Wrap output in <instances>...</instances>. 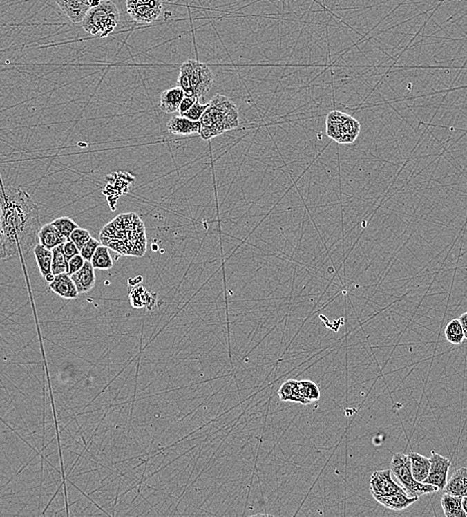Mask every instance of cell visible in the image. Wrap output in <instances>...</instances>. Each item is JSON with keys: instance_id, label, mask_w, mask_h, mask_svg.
I'll return each instance as SVG.
<instances>
[{"instance_id": "obj_1", "label": "cell", "mask_w": 467, "mask_h": 517, "mask_svg": "<svg viewBox=\"0 0 467 517\" xmlns=\"http://www.w3.org/2000/svg\"><path fill=\"white\" fill-rule=\"evenodd\" d=\"M0 208L6 258L27 255L39 244V206L24 190L0 185Z\"/></svg>"}, {"instance_id": "obj_2", "label": "cell", "mask_w": 467, "mask_h": 517, "mask_svg": "<svg viewBox=\"0 0 467 517\" xmlns=\"http://www.w3.org/2000/svg\"><path fill=\"white\" fill-rule=\"evenodd\" d=\"M102 245L122 256L142 257L146 251L144 222L137 213H124L106 224L101 233Z\"/></svg>"}, {"instance_id": "obj_3", "label": "cell", "mask_w": 467, "mask_h": 517, "mask_svg": "<svg viewBox=\"0 0 467 517\" xmlns=\"http://www.w3.org/2000/svg\"><path fill=\"white\" fill-rule=\"evenodd\" d=\"M199 122V135L202 140H210L239 126V110L229 97L216 95Z\"/></svg>"}, {"instance_id": "obj_4", "label": "cell", "mask_w": 467, "mask_h": 517, "mask_svg": "<svg viewBox=\"0 0 467 517\" xmlns=\"http://www.w3.org/2000/svg\"><path fill=\"white\" fill-rule=\"evenodd\" d=\"M213 84L214 74L205 63L187 60L180 66L178 86L185 96L201 99L212 89Z\"/></svg>"}, {"instance_id": "obj_5", "label": "cell", "mask_w": 467, "mask_h": 517, "mask_svg": "<svg viewBox=\"0 0 467 517\" xmlns=\"http://www.w3.org/2000/svg\"><path fill=\"white\" fill-rule=\"evenodd\" d=\"M119 8L111 0H102L99 4L88 11L82 21V26L86 32L95 37L106 38L119 25Z\"/></svg>"}, {"instance_id": "obj_6", "label": "cell", "mask_w": 467, "mask_h": 517, "mask_svg": "<svg viewBox=\"0 0 467 517\" xmlns=\"http://www.w3.org/2000/svg\"><path fill=\"white\" fill-rule=\"evenodd\" d=\"M392 475L399 480L403 491L411 498L437 493L439 491L435 485L423 484L414 480L412 473L411 460L409 455L399 453L394 455L391 462Z\"/></svg>"}, {"instance_id": "obj_7", "label": "cell", "mask_w": 467, "mask_h": 517, "mask_svg": "<svg viewBox=\"0 0 467 517\" xmlns=\"http://www.w3.org/2000/svg\"><path fill=\"white\" fill-rule=\"evenodd\" d=\"M360 122L351 115L332 111L326 117V133L340 144H353L360 133Z\"/></svg>"}, {"instance_id": "obj_8", "label": "cell", "mask_w": 467, "mask_h": 517, "mask_svg": "<svg viewBox=\"0 0 467 517\" xmlns=\"http://www.w3.org/2000/svg\"><path fill=\"white\" fill-rule=\"evenodd\" d=\"M370 491L373 498H377L380 496H386L405 491L393 480L391 469H383V471H376L372 473Z\"/></svg>"}, {"instance_id": "obj_9", "label": "cell", "mask_w": 467, "mask_h": 517, "mask_svg": "<svg viewBox=\"0 0 467 517\" xmlns=\"http://www.w3.org/2000/svg\"><path fill=\"white\" fill-rule=\"evenodd\" d=\"M430 460V469L428 478L423 480V484L435 485L439 489L444 491V487L448 482V469L451 466V462L443 455L432 451Z\"/></svg>"}, {"instance_id": "obj_10", "label": "cell", "mask_w": 467, "mask_h": 517, "mask_svg": "<svg viewBox=\"0 0 467 517\" xmlns=\"http://www.w3.org/2000/svg\"><path fill=\"white\" fill-rule=\"evenodd\" d=\"M102 0H55L61 10L73 24H82L90 8L99 4Z\"/></svg>"}, {"instance_id": "obj_11", "label": "cell", "mask_w": 467, "mask_h": 517, "mask_svg": "<svg viewBox=\"0 0 467 517\" xmlns=\"http://www.w3.org/2000/svg\"><path fill=\"white\" fill-rule=\"evenodd\" d=\"M71 278L80 294L92 291L93 288L96 285L95 267H93L90 261H86L82 269L73 274Z\"/></svg>"}, {"instance_id": "obj_12", "label": "cell", "mask_w": 467, "mask_h": 517, "mask_svg": "<svg viewBox=\"0 0 467 517\" xmlns=\"http://www.w3.org/2000/svg\"><path fill=\"white\" fill-rule=\"evenodd\" d=\"M48 288L50 291L66 299H74L78 298L80 294L76 285L73 282L71 276L67 273L55 276L54 280L49 283Z\"/></svg>"}, {"instance_id": "obj_13", "label": "cell", "mask_w": 467, "mask_h": 517, "mask_svg": "<svg viewBox=\"0 0 467 517\" xmlns=\"http://www.w3.org/2000/svg\"><path fill=\"white\" fill-rule=\"evenodd\" d=\"M167 131L174 135H189L199 133L200 122H194L182 115L171 118L167 122Z\"/></svg>"}, {"instance_id": "obj_14", "label": "cell", "mask_w": 467, "mask_h": 517, "mask_svg": "<svg viewBox=\"0 0 467 517\" xmlns=\"http://www.w3.org/2000/svg\"><path fill=\"white\" fill-rule=\"evenodd\" d=\"M38 237H39V244L49 250L64 244L68 240L52 223L41 227Z\"/></svg>"}, {"instance_id": "obj_15", "label": "cell", "mask_w": 467, "mask_h": 517, "mask_svg": "<svg viewBox=\"0 0 467 517\" xmlns=\"http://www.w3.org/2000/svg\"><path fill=\"white\" fill-rule=\"evenodd\" d=\"M375 500L388 509L403 510L414 505L416 501H418L419 498H411L405 491H400V493L389 494L386 496H380Z\"/></svg>"}, {"instance_id": "obj_16", "label": "cell", "mask_w": 467, "mask_h": 517, "mask_svg": "<svg viewBox=\"0 0 467 517\" xmlns=\"http://www.w3.org/2000/svg\"><path fill=\"white\" fill-rule=\"evenodd\" d=\"M184 97V92L178 86L175 88H171V89L165 90L160 95V110L165 113L178 112L181 101Z\"/></svg>"}, {"instance_id": "obj_17", "label": "cell", "mask_w": 467, "mask_h": 517, "mask_svg": "<svg viewBox=\"0 0 467 517\" xmlns=\"http://www.w3.org/2000/svg\"><path fill=\"white\" fill-rule=\"evenodd\" d=\"M444 494H452V496H467V468L459 469L453 473L452 477L446 482L444 489Z\"/></svg>"}, {"instance_id": "obj_18", "label": "cell", "mask_w": 467, "mask_h": 517, "mask_svg": "<svg viewBox=\"0 0 467 517\" xmlns=\"http://www.w3.org/2000/svg\"><path fill=\"white\" fill-rule=\"evenodd\" d=\"M408 455L411 460L412 473L414 480L423 482L430 473V460L418 453H410Z\"/></svg>"}, {"instance_id": "obj_19", "label": "cell", "mask_w": 467, "mask_h": 517, "mask_svg": "<svg viewBox=\"0 0 467 517\" xmlns=\"http://www.w3.org/2000/svg\"><path fill=\"white\" fill-rule=\"evenodd\" d=\"M441 507L446 517H466L462 507L461 496L444 494L441 498Z\"/></svg>"}, {"instance_id": "obj_20", "label": "cell", "mask_w": 467, "mask_h": 517, "mask_svg": "<svg viewBox=\"0 0 467 517\" xmlns=\"http://www.w3.org/2000/svg\"><path fill=\"white\" fill-rule=\"evenodd\" d=\"M34 256H35L36 263H37L38 269H39L41 275L43 278L52 274V258L53 254L52 250L45 248L41 244H37L33 249Z\"/></svg>"}, {"instance_id": "obj_21", "label": "cell", "mask_w": 467, "mask_h": 517, "mask_svg": "<svg viewBox=\"0 0 467 517\" xmlns=\"http://www.w3.org/2000/svg\"><path fill=\"white\" fill-rule=\"evenodd\" d=\"M298 390L299 395L303 401V405L310 404V403L316 402L321 399V390L318 386L310 380H299Z\"/></svg>"}, {"instance_id": "obj_22", "label": "cell", "mask_w": 467, "mask_h": 517, "mask_svg": "<svg viewBox=\"0 0 467 517\" xmlns=\"http://www.w3.org/2000/svg\"><path fill=\"white\" fill-rule=\"evenodd\" d=\"M278 396L282 401H289V402H296L303 405V399L299 395L298 383L296 380L285 381L278 390Z\"/></svg>"}, {"instance_id": "obj_23", "label": "cell", "mask_w": 467, "mask_h": 517, "mask_svg": "<svg viewBox=\"0 0 467 517\" xmlns=\"http://www.w3.org/2000/svg\"><path fill=\"white\" fill-rule=\"evenodd\" d=\"M93 267L96 270H110L113 267L112 256L110 254V249L104 245L99 246L97 251L95 252L92 260H90Z\"/></svg>"}, {"instance_id": "obj_24", "label": "cell", "mask_w": 467, "mask_h": 517, "mask_svg": "<svg viewBox=\"0 0 467 517\" xmlns=\"http://www.w3.org/2000/svg\"><path fill=\"white\" fill-rule=\"evenodd\" d=\"M444 335H446V340L451 344H455V346H460L466 339L464 328H462L459 319H452L448 323Z\"/></svg>"}, {"instance_id": "obj_25", "label": "cell", "mask_w": 467, "mask_h": 517, "mask_svg": "<svg viewBox=\"0 0 467 517\" xmlns=\"http://www.w3.org/2000/svg\"><path fill=\"white\" fill-rule=\"evenodd\" d=\"M129 298L133 308H142L149 307V303H155V296H151V294L145 291L142 287L135 288L131 291Z\"/></svg>"}, {"instance_id": "obj_26", "label": "cell", "mask_w": 467, "mask_h": 517, "mask_svg": "<svg viewBox=\"0 0 467 517\" xmlns=\"http://www.w3.org/2000/svg\"><path fill=\"white\" fill-rule=\"evenodd\" d=\"M52 266L51 271L54 276L60 275V274L67 273L68 265L66 262L64 254H63V246H57L52 249Z\"/></svg>"}, {"instance_id": "obj_27", "label": "cell", "mask_w": 467, "mask_h": 517, "mask_svg": "<svg viewBox=\"0 0 467 517\" xmlns=\"http://www.w3.org/2000/svg\"><path fill=\"white\" fill-rule=\"evenodd\" d=\"M52 224H53V225L55 226L68 240H70V236H71L73 231L79 227L77 225V223H75L74 220L69 218V217H60V218L54 220V221L52 222Z\"/></svg>"}, {"instance_id": "obj_28", "label": "cell", "mask_w": 467, "mask_h": 517, "mask_svg": "<svg viewBox=\"0 0 467 517\" xmlns=\"http://www.w3.org/2000/svg\"><path fill=\"white\" fill-rule=\"evenodd\" d=\"M90 238H92V236H90L89 231L80 228V227L75 229L71 236H70V240L76 245L79 250H81L85 246L86 243L89 241Z\"/></svg>"}, {"instance_id": "obj_29", "label": "cell", "mask_w": 467, "mask_h": 517, "mask_svg": "<svg viewBox=\"0 0 467 517\" xmlns=\"http://www.w3.org/2000/svg\"><path fill=\"white\" fill-rule=\"evenodd\" d=\"M208 106H209V103L201 104L199 100H197L194 105L184 115H182V117L187 118V119L191 120V121L199 122L203 113H205L206 109L208 108Z\"/></svg>"}, {"instance_id": "obj_30", "label": "cell", "mask_w": 467, "mask_h": 517, "mask_svg": "<svg viewBox=\"0 0 467 517\" xmlns=\"http://www.w3.org/2000/svg\"><path fill=\"white\" fill-rule=\"evenodd\" d=\"M101 241H97V240L92 237L89 241L86 243L85 246L81 249L80 255L82 257L85 258V261H90V262L93 256H94L95 252L97 251V249L99 248V246H101Z\"/></svg>"}, {"instance_id": "obj_31", "label": "cell", "mask_w": 467, "mask_h": 517, "mask_svg": "<svg viewBox=\"0 0 467 517\" xmlns=\"http://www.w3.org/2000/svg\"><path fill=\"white\" fill-rule=\"evenodd\" d=\"M85 258L82 257L80 254H78V255L74 256L71 258V260L68 262V271L67 274L69 276L73 275V274L76 273V272H78L79 270L82 269V267L84 266V264H85Z\"/></svg>"}, {"instance_id": "obj_32", "label": "cell", "mask_w": 467, "mask_h": 517, "mask_svg": "<svg viewBox=\"0 0 467 517\" xmlns=\"http://www.w3.org/2000/svg\"><path fill=\"white\" fill-rule=\"evenodd\" d=\"M62 246L63 254H64V257L66 262H67V265L68 262H69V261L71 260V258L74 257V256L80 254V250L77 248L76 245H75L74 243L71 241V240H67V241H66L64 244L62 245Z\"/></svg>"}, {"instance_id": "obj_33", "label": "cell", "mask_w": 467, "mask_h": 517, "mask_svg": "<svg viewBox=\"0 0 467 517\" xmlns=\"http://www.w3.org/2000/svg\"><path fill=\"white\" fill-rule=\"evenodd\" d=\"M197 101V99H195L193 97H187L185 96L183 97L182 101H181L180 106H179L178 112L179 115H184L186 112H187L188 110H189L190 108H191L192 106L194 105L195 102Z\"/></svg>"}, {"instance_id": "obj_34", "label": "cell", "mask_w": 467, "mask_h": 517, "mask_svg": "<svg viewBox=\"0 0 467 517\" xmlns=\"http://www.w3.org/2000/svg\"><path fill=\"white\" fill-rule=\"evenodd\" d=\"M162 0H126V8L137 6H146V4L162 3Z\"/></svg>"}, {"instance_id": "obj_35", "label": "cell", "mask_w": 467, "mask_h": 517, "mask_svg": "<svg viewBox=\"0 0 467 517\" xmlns=\"http://www.w3.org/2000/svg\"><path fill=\"white\" fill-rule=\"evenodd\" d=\"M6 260V251H4L3 232L1 226V208H0V261Z\"/></svg>"}, {"instance_id": "obj_36", "label": "cell", "mask_w": 467, "mask_h": 517, "mask_svg": "<svg viewBox=\"0 0 467 517\" xmlns=\"http://www.w3.org/2000/svg\"><path fill=\"white\" fill-rule=\"evenodd\" d=\"M459 319L460 323H461L462 328H464V337L467 339V312L460 315Z\"/></svg>"}, {"instance_id": "obj_37", "label": "cell", "mask_w": 467, "mask_h": 517, "mask_svg": "<svg viewBox=\"0 0 467 517\" xmlns=\"http://www.w3.org/2000/svg\"><path fill=\"white\" fill-rule=\"evenodd\" d=\"M462 507H464V512H466L467 516V496L462 498Z\"/></svg>"}, {"instance_id": "obj_38", "label": "cell", "mask_w": 467, "mask_h": 517, "mask_svg": "<svg viewBox=\"0 0 467 517\" xmlns=\"http://www.w3.org/2000/svg\"><path fill=\"white\" fill-rule=\"evenodd\" d=\"M54 278H55V276H54L53 274H50V275L45 276L44 279L47 283H50L54 280Z\"/></svg>"}]
</instances>
